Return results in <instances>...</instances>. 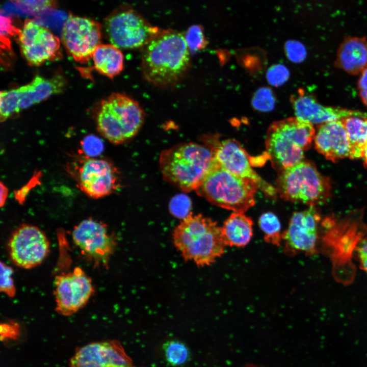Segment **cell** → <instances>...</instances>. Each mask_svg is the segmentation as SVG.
<instances>
[{
    "mask_svg": "<svg viewBox=\"0 0 367 367\" xmlns=\"http://www.w3.org/2000/svg\"><path fill=\"white\" fill-rule=\"evenodd\" d=\"M144 118V111L137 101L114 93L101 102L96 118L97 129L110 142L119 144L138 133Z\"/></svg>",
    "mask_w": 367,
    "mask_h": 367,
    "instance_id": "obj_6",
    "label": "cell"
},
{
    "mask_svg": "<svg viewBox=\"0 0 367 367\" xmlns=\"http://www.w3.org/2000/svg\"><path fill=\"white\" fill-rule=\"evenodd\" d=\"M340 120L349 141V157L352 159L362 158L367 144V117L353 116Z\"/></svg>",
    "mask_w": 367,
    "mask_h": 367,
    "instance_id": "obj_24",
    "label": "cell"
},
{
    "mask_svg": "<svg viewBox=\"0 0 367 367\" xmlns=\"http://www.w3.org/2000/svg\"><path fill=\"white\" fill-rule=\"evenodd\" d=\"M8 249L10 258L16 266L31 269L44 260L49 253V243L39 228L23 224L11 234Z\"/></svg>",
    "mask_w": 367,
    "mask_h": 367,
    "instance_id": "obj_10",
    "label": "cell"
},
{
    "mask_svg": "<svg viewBox=\"0 0 367 367\" xmlns=\"http://www.w3.org/2000/svg\"><path fill=\"white\" fill-rule=\"evenodd\" d=\"M69 367H137L116 340L93 342L75 350Z\"/></svg>",
    "mask_w": 367,
    "mask_h": 367,
    "instance_id": "obj_16",
    "label": "cell"
},
{
    "mask_svg": "<svg viewBox=\"0 0 367 367\" xmlns=\"http://www.w3.org/2000/svg\"><path fill=\"white\" fill-rule=\"evenodd\" d=\"M275 97L272 91L268 88H261L255 93L252 99L253 107L260 111H269L273 109Z\"/></svg>",
    "mask_w": 367,
    "mask_h": 367,
    "instance_id": "obj_28",
    "label": "cell"
},
{
    "mask_svg": "<svg viewBox=\"0 0 367 367\" xmlns=\"http://www.w3.org/2000/svg\"><path fill=\"white\" fill-rule=\"evenodd\" d=\"M248 367H257V366H248Z\"/></svg>",
    "mask_w": 367,
    "mask_h": 367,
    "instance_id": "obj_41",
    "label": "cell"
},
{
    "mask_svg": "<svg viewBox=\"0 0 367 367\" xmlns=\"http://www.w3.org/2000/svg\"><path fill=\"white\" fill-rule=\"evenodd\" d=\"M253 224L252 220L243 213L231 214L221 227L225 245L230 247H245L252 237Z\"/></svg>",
    "mask_w": 367,
    "mask_h": 367,
    "instance_id": "obj_22",
    "label": "cell"
},
{
    "mask_svg": "<svg viewBox=\"0 0 367 367\" xmlns=\"http://www.w3.org/2000/svg\"><path fill=\"white\" fill-rule=\"evenodd\" d=\"M83 146L86 153L89 155L98 154L101 151L103 147L101 141L92 135L88 136L84 139Z\"/></svg>",
    "mask_w": 367,
    "mask_h": 367,
    "instance_id": "obj_34",
    "label": "cell"
},
{
    "mask_svg": "<svg viewBox=\"0 0 367 367\" xmlns=\"http://www.w3.org/2000/svg\"><path fill=\"white\" fill-rule=\"evenodd\" d=\"M104 25L112 44L123 49L143 47L161 30L129 9L113 13L106 19Z\"/></svg>",
    "mask_w": 367,
    "mask_h": 367,
    "instance_id": "obj_8",
    "label": "cell"
},
{
    "mask_svg": "<svg viewBox=\"0 0 367 367\" xmlns=\"http://www.w3.org/2000/svg\"><path fill=\"white\" fill-rule=\"evenodd\" d=\"M101 26L96 21L70 15L62 31L67 51L77 62L86 63L100 44Z\"/></svg>",
    "mask_w": 367,
    "mask_h": 367,
    "instance_id": "obj_13",
    "label": "cell"
},
{
    "mask_svg": "<svg viewBox=\"0 0 367 367\" xmlns=\"http://www.w3.org/2000/svg\"><path fill=\"white\" fill-rule=\"evenodd\" d=\"M184 36L189 50L193 51L203 49L207 45V41L200 25L191 26Z\"/></svg>",
    "mask_w": 367,
    "mask_h": 367,
    "instance_id": "obj_27",
    "label": "cell"
},
{
    "mask_svg": "<svg viewBox=\"0 0 367 367\" xmlns=\"http://www.w3.org/2000/svg\"><path fill=\"white\" fill-rule=\"evenodd\" d=\"M213 154L207 146L178 144L164 150L159 164L165 179L184 191L195 190L209 169Z\"/></svg>",
    "mask_w": 367,
    "mask_h": 367,
    "instance_id": "obj_4",
    "label": "cell"
},
{
    "mask_svg": "<svg viewBox=\"0 0 367 367\" xmlns=\"http://www.w3.org/2000/svg\"><path fill=\"white\" fill-rule=\"evenodd\" d=\"M362 158L363 159V165L367 168V144L364 148Z\"/></svg>",
    "mask_w": 367,
    "mask_h": 367,
    "instance_id": "obj_40",
    "label": "cell"
},
{
    "mask_svg": "<svg viewBox=\"0 0 367 367\" xmlns=\"http://www.w3.org/2000/svg\"><path fill=\"white\" fill-rule=\"evenodd\" d=\"M258 225L264 234L265 242L279 246L282 241L281 224L278 217L272 212L263 213L259 218Z\"/></svg>",
    "mask_w": 367,
    "mask_h": 367,
    "instance_id": "obj_25",
    "label": "cell"
},
{
    "mask_svg": "<svg viewBox=\"0 0 367 367\" xmlns=\"http://www.w3.org/2000/svg\"><path fill=\"white\" fill-rule=\"evenodd\" d=\"M315 136L313 124L297 117L273 122L266 140V156L280 170L302 161Z\"/></svg>",
    "mask_w": 367,
    "mask_h": 367,
    "instance_id": "obj_5",
    "label": "cell"
},
{
    "mask_svg": "<svg viewBox=\"0 0 367 367\" xmlns=\"http://www.w3.org/2000/svg\"><path fill=\"white\" fill-rule=\"evenodd\" d=\"M335 66L351 75L367 67V38L346 37L337 49Z\"/></svg>",
    "mask_w": 367,
    "mask_h": 367,
    "instance_id": "obj_20",
    "label": "cell"
},
{
    "mask_svg": "<svg viewBox=\"0 0 367 367\" xmlns=\"http://www.w3.org/2000/svg\"><path fill=\"white\" fill-rule=\"evenodd\" d=\"M257 189L253 181L230 172L214 158L195 191L213 204L244 213L255 204Z\"/></svg>",
    "mask_w": 367,
    "mask_h": 367,
    "instance_id": "obj_3",
    "label": "cell"
},
{
    "mask_svg": "<svg viewBox=\"0 0 367 367\" xmlns=\"http://www.w3.org/2000/svg\"><path fill=\"white\" fill-rule=\"evenodd\" d=\"M72 237L74 243L94 266H108L116 243L106 225L91 219L84 220L74 228Z\"/></svg>",
    "mask_w": 367,
    "mask_h": 367,
    "instance_id": "obj_12",
    "label": "cell"
},
{
    "mask_svg": "<svg viewBox=\"0 0 367 367\" xmlns=\"http://www.w3.org/2000/svg\"><path fill=\"white\" fill-rule=\"evenodd\" d=\"M20 30L16 28L12 24V21L9 17L1 16V46L8 51L11 50L9 37L14 35L19 34Z\"/></svg>",
    "mask_w": 367,
    "mask_h": 367,
    "instance_id": "obj_31",
    "label": "cell"
},
{
    "mask_svg": "<svg viewBox=\"0 0 367 367\" xmlns=\"http://www.w3.org/2000/svg\"><path fill=\"white\" fill-rule=\"evenodd\" d=\"M141 58L144 77L160 87L178 82L190 63V50L185 36L171 29L161 30L144 45Z\"/></svg>",
    "mask_w": 367,
    "mask_h": 367,
    "instance_id": "obj_1",
    "label": "cell"
},
{
    "mask_svg": "<svg viewBox=\"0 0 367 367\" xmlns=\"http://www.w3.org/2000/svg\"><path fill=\"white\" fill-rule=\"evenodd\" d=\"M357 254L360 266L367 274V237L359 243L357 247Z\"/></svg>",
    "mask_w": 367,
    "mask_h": 367,
    "instance_id": "obj_38",
    "label": "cell"
},
{
    "mask_svg": "<svg viewBox=\"0 0 367 367\" xmlns=\"http://www.w3.org/2000/svg\"><path fill=\"white\" fill-rule=\"evenodd\" d=\"M21 51L28 63L38 66L59 57V39L32 19H26L18 34Z\"/></svg>",
    "mask_w": 367,
    "mask_h": 367,
    "instance_id": "obj_15",
    "label": "cell"
},
{
    "mask_svg": "<svg viewBox=\"0 0 367 367\" xmlns=\"http://www.w3.org/2000/svg\"><path fill=\"white\" fill-rule=\"evenodd\" d=\"M65 86L61 75L46 78L37 75L28 84L16 88L20 110L45 100L51 95L60 93Z\"/></svg>",
    "mask_w": 367,
    "mask_h": 367,
    "instance_id": "obj_21",
    "label": "cell"
},
{
    "mask_svg": "<svg viewBox=\"0 0 367 367\" xmlns=\"http://www.w3.org/2000/svg\"><path fill=\"white\" fill-rule=\"evenodd\" d=\"M319 216L313 206L292 216L282 233L284 252L290 256L299 253L311 255L317 251Z\"/></svg>",
    "mask_w": 367,
    "mask_h": 367,
    "instance_id": "obj_14",
    "label": "cell"
},
{
    "mask_svg": "<svg viewBox=\"0 0 367 367\" xmlns=\"http://www.w3.org/2000/svg\"><path fill=\"white\" fill-rule=\"evenodd\" d=\"M1 338L15 339L19 334V326L15 322L4 323L1 324Z\"/></svg>",
    "mask_w": 367,
    "mask_h": 367,
    "instance_id": "obj_35",
    "label": "cell"
},
{
    "mask_svg": "<svg viewBox=\"0 0 367 367\" xmlns=\"http://www.w3.org/2000/svg\"><path fill=\"white\" fill-rule=\"evenodd\" d=\"M204 141L212 150L214 159L230 172L253 181L266 196L276 197V188L263 179L252 167L250 156L234 139L220 140L216 136L206 137Z\"/></svg>",
    "mask_w": 367,
    "mask_h": 367,
    "instance_id": "obj_9",
    "label": "cell"
},
{
    "mask_svg": "<svg viewBox=\"0 0 367 367\" xmlns=\"http://www.w3.org/2000/svg\"><path fill=\"white\" fill-rule=\"evenodd\" d=\"M191 202L186 195L179 194L174 196L170 203V209L175 217L184 219L191 213Z\"/></svg>",
    "mask_w": 367,
    "mask_h": 367,
    "instance_id": "obj_29",
    "label": "cell"
},
{
    "mask_svg": "<svg viewBox=\"0 0 367 367\" xmlns=\"http://www.w3.org/2000/svg\"><path fill=\"white\" fill-rule=\"evenodd\" d=\"M21 3L34 10L54 7L55 0H12Z\"/></svg>",
    "mask_w": 367,
    "mask_h": 367,
    "instance_id": "obj_36",
    "label": "cell"
},
{
    "mask_svg": "<svg viewBox=\"0 0 367 367\" xmlns=\"http://www.w3.org/2000/svg\"><path fill=\"white\" fill-rule=\"evenodd\" d=\"M8 196V189L2 183L1 184V205L2 206L5 202Z\"/></svg>",
    "mask_w": 367,
    "mask_h": 367,
    "instance_id": "obj_39",
    "label": "cell"
},
{
    "mask_svg": "<svg viewBox=\"0 0 367 367\" xmlns=\"http://www.w3.org/2000/svg\"><path fill=\"white\" fill-rule=\"evenodd\" d=\"M317 151L335 162L350 155L348 137L340 120L320 124L314 138Z\"/></svg>",
    "mask_w": 367,
    "mask_h": 367,
    "instance_id": "obj_19",
    "label": "cell"
},
{
    "mask_svg": "<svg viewBox=\"0 0 367 367\" xmlns=\"http://www.w3.org/2000/svg\"><path fill=\"white\" fill-rule=\"evenodd\" d=\"M289 74L288 69L284 65L278 64L269 68L267 73V78L271 85L278 86L287 80Z\"/></svg>",
    "mask_w": 367,
    "mask_h": 367,
    "instance_id": "obj_32",
    "label": "cell"
},
{
    "mask_svg": "<svg viewBox=\"0 0 367 367\" xmlns=\"http://www.w3.org/2000/svg\"><path fill=\"white\" fill-rule=\"evenodd\" d=\"M12 269L5 263H1L0 290L9 297H13L16 293V288L12 277Z\"/></svg>",
    "mask_w": 367,
    "mask_h": 367,
    "instance_id": "obj_30",
    "label": "cell"
},
{
    "mask_svg": "<svg viewBox=\"0 0 367 367\" xmlns=\"http://www.w3.org/2000/svg\"><path fill=\"white\" fill-rule=\"evenodd\" d=\"M357 86L359 96L367 107V67L360 73Z\"/></svg>",
    "mask_w": 367,
    "mask_h": 367,
    "instance_id": "obj_37",
    "label": "cell"
},
{
    "mask_svg": "<svg viewBox=\"0 0 367 367\" xmlns=\"http://www.w3.org/2000/svg\"><path fill=\"white\" fill-rule=\"evenodd\" d=\"M291 102L296 117L312 124H320L353 116L367 117V113L360 111L323 106L303 90H299L291 97Z\"/></svg>",
    "mask_w": 367,
    "mask_h": 367,
    "instance_id": "obj_18",
    "label": "cell"
},
{
    "mask_svg": "<svg viewBox=\"0 0 367 367\" xmlns=\"http://www.w3.org/2000/svg\"><path fill=\"white\" fill-rule=\"evenodd\" d=\"M276 185L282 199L310 206L325 200L330 190L329 180L305 161L279 170Z\"/></svg>",
    "mask_w": 367,
    "mask_h": 367,
    "instance_id": "obj_7",
    "label": "cell"
},
{
    "mask_svg": "<svg viewBox=\"0 0 367 367\" xmlns=\"http://www.w3.org/2000/svg\"><path fill=\"white\" fill-rule=\"evenodd\" d=\"M285 49L287 57L293 62H299L305 58L306 55L305 48L299 42L295 41L287 42Z\"/></svg>",
    "mask_w": 367,
    "mask_h": 367,
    "instance_id": "obj_33",
    "label": "cell"
},
{
    "mask_svg": "<svg viewBox=\"0 0 367 367\" xmlns=\"http://www.w3.org/2000/svg\"><path fill=\"white\" fill-rule=\"evenodd\" d=\"M118 173L112 163L102 159L85 160L78 172L81 190L94 198L110 195L118 187Z\"/></svg>",
    "mask_w": 367,
    "mask_h": 367,
    "instance_id": "obj_17",
    "label": "cell"
},
{
    "mask_svg": "<svg viewBox=\"0 0 367 367\" xmlns=\"http://www.w3.org/2000/svg\"><path fill=\"white\" fill-rule=\"evenodd\" d=\"M164 356L167 363L172 366L184 365L190 357V351L182 342L169 340L163 345Z\"/></svg>",
    "mask_w": 367,
    "mask_h": 367,
    "instance_id": "obj_26",
    "label": "cell"
},
{
    "mask_svg": "<svg viewBox=\"0 0 367 367\" xmlns=\"http://www.w3.org/2000/svg\"><path fill=\"white\" fill-rule=\"evenodd\" d=\"M173 242L186 261L200 267L212 265L225 252L221 228L211 218L191 213L174 229Z\"/></svg>",
    "mask_w": 367,
    "mask_h": 367,
    "instance_id": "obj_2",
    "label": "cell"
},
{
    "mask_svg": "<svg viewBox=\"0 0 367 367\" xmlns=\"http://www.w3.org/2000/svg\"><path fill=\"white\" fill-rule=\"evenodd\" d=\"M94 292L91 278L79 267L57 275L55 280L56 309L69 316L83 308Z\"/></svg>",
    "mask_w": 367,
    "mask_h": 367,
    "instance_id": "obj_11",
    "label": "cell"
},
{
    "mask_svg": "<svg viewBox=\"0 0 367 367\" xmlns=\"http://www.w3.org/2000/svg\"><path fill=\"white\" fill-rule=\"evenodd\" d=\"M94 67L100 73L110 78L119 74L123 68V55L112 44H100L92 57Z\"/></svg>",
    "mask_w": 367,
    "mask_h": 367,
    "instance_id": "obj_23",
    "label": "cell"
}]
</instances>
